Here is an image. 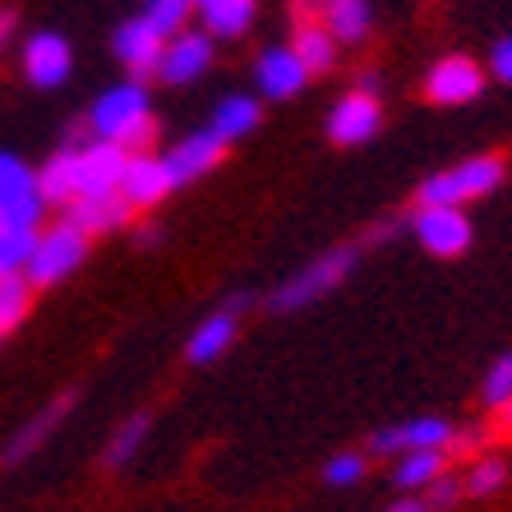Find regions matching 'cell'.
Returning <instances> with one entry per match:
<instances>
[{
  "label": "cell",
  "instance_id": "6da1fadb",
  "mask_svg": "<svg viewBox=\"0 0 512 512\" xmlns=\"http://www.w3.org/2000/svg\"><path fill=\"white\" fill-rule=\"evenodd\" d=\"M88 130H93V139L116 143V148H125V153L148 148V143H153V134H157L148 88H143L139 79L107 88V93L93 102V111H88Z\"/></svg>",
  "mask_w": 512,
  "mask_h": 512
},
{
  "label": "cell",
  "instance_id": "7a4b0ae2",
  "mask_svg": "<svg viewBox=\"0 0 512 512\" xmlns=\"http://www.w3.org/2000/svg\"><path fill=\"white\" fill-rule=\"evenodd\" d=\"M503 176H508V162L494 153L485 157H466V162H457V167L448 171H434V176L420 185L416 203L420 208H466V203L476 199H489V194L503 185Z\"/></svg>",
  "mask_w": 512,
  "mask_h": 512
},
{
  "label": "cell",
  "instance_id": "3957f363",
  "mask_svg": "<svg viewBox=\"0 0 512 512\" xmlns=\"http://www.w3.org/2000/svg\"><path fill=\"white\" fill-rule=\"evenodd\" d=\"M356 259H360L356 245H342V250L319 254L314 263H305L300 273H291L282 286H277L273 300H268V310H277V314H296V310H305V305H314V300L333 296L337 286H342L346 277H351Z\"/></svg>",
  "mask_w": 512,
  "mask_h": 512
},
{
  "label": "cell",
  "instance_id": "277c9868",
  "mask_svg": "<svg viewBox=\"0 0 512 512\" xmlns=\"http://www.w3.org/2000/svg\"><path fill=\"white\" fill-rule=\"evenodd\" d=\"M84 259H88V236L74 231L70 222H56V227L37 231V245H33V259H28L24 277L33 291H47V286L65 282Z\"/></svg>",
  "mask_w": 512,
  "mask_h": 512
},
{
  "label": "cell",
  "instance_id": "5b68a950",
  "mask_svg": "<svg viewBox=\"0 0 512 512\" xmlns=\"http://www.w3.org/2000/svg\"><path fill=\"white\" fill-rule=\"evenodd\" d=\"M411 231H416L420 250H429L434 259H462L476 240L466 208H416Z\"/></svg>",
  "mask_w": 512,
  "mask_h": 512
},
{
  "label": "cell",
  "instance_id": "8992f818",
  "mask_svg": "<svg viewBox=\"0 0 512 512\" xmlns=\"http://www.w3.org/2000/svg\"><path fill=\"white\" fill-rule=\"evenodd\" d=\"M485 93V65L471 56H443L425 74V97L434 107H466Z\"/></svg>",
  "mask_w": 512,
  "mask_h": 512
},
{
  "label": "cell",
  "instance_id": "52a82bcc",
  "mask_svg": "<svg viewBox=\"0 0 512 512\" xmlns=\"http://www.w3.org/2000/svg\"><path fill=\"white\" fill-rule=\"evenodd\" d=\"M379 130H383L379 97L356 93V88L346 97H337L333 116H328V139H333L337 148H360V143H370Z\"/></svg>",
  "mask_w": 512,
  "mask_h": 512
},
{
  "label": "cell",
  "instance_id": "ba28073f",
  "mask_svg": "<svg viewBox=\"0 0 512 512\" xmlns=\"http://www.w3.org/2000/svg\"><path fill=\"white\" fill-rule=\"evenodd\" d=\"M171 190H176V180H171V171H167L162 157H153V153H130L125 157V171H120L116 194L130 203L134 213H139V208H157Z\"/></svg>",
  "mask_w": 512,
  "mask_h": 512
},
{
  "label": "cell",
  "instance_id": "9c48e42d",
  "mask_svg": "<svg viewBox=\"0 0 512 512\" xmlns=\"http://www.w3.org/2000/svg\"><path fill=\"white\" fill-rule=\"evenodd\" d=\"M213 65V37L203 28H185V33L162 42V60H157V79L167 84H190L199 74H208Z\"/></svg>",
  "mask_w": 512,
  "mask_h": 512
},
{
  "label": "cell",
  "instance_id": "30bf717a",
  "mask_svg": "<svg viewBox=\"0 0 512 512\" xmlns=\"http://www.w3.org/2000/svg\"><path fill=\"white\" fill-rule=\"evenodd\" d=\"M125 157H130L125 148L102 143V139H93L84 153H74V176H79L74 199H88V194H116L120 171H125Z\"/></svg>",
  "mask_w": 512,
  "mask_h": 512
},
{
  "label": "cell",
  "instance_id": "8fae6325",
  "mask_svg": "<svg viewBox=\"0 0 512 512\" xmlns=\"http://www.w3.org/2000/svg\"><path fill=\"white\" fill-rule=\"evenodd\" d=\"M162 42L167 37L153 33V24L148 19H125V24L116 28V37H111V51H116V60L125 65V70L134 74V79H148V74H157V60H162Z\"/></svg>",
  "mask_w": 512,
  "mask_h": 512
},
{
  "label": "cell",
  "instance_id": "7c38bea8",
  "mask_svg": "<svg viewBox=\"0 0 512 512\" xmlns=\"http://www.w3.org/2000/svg\"><path fill=\"white\" fill-rule=\"evenodd\" d=\"M74 70V51L60 33H33L24 47V74L33 88H60Z\"/></svg>",
  "mask_w": 512,
  "mask_h": 512
},
{
  "label": "cell",
  "instance_id": "4fadbf2b",
  "mask_svg": "<svg viewBox=\"0 0 512 512\" xmlns=\"http://www.w3.org/2000/svg\"><path fill=\"white\" fill-rule=\"evenodd\" d=\"M453 443V425L439 416H416V420H402V425H388L374 434V453H416V448H443L448 453Z\"/></svg>",
  "mask_w": 512,
  "mask_h": 512
},
{
  "label": "cell",
  "instance_id": "5bb4252c",
  "mask_svg": "<svg viewBox=\"0 0 512 512\" xmlns=\"http://www.w3.org/2000/svg\"><path fill=\"white\" fill-rule=\"evenodd\" d=\"M250 300L236 296L227 305V310L208 314V319L199 323L190 333V342H185V356H190V365H213L217 356H227V346L236 342V328H240V310H245Z\"/></svg>",
  "mask_w": 512,
  "mask_h": 512
},
{
  "label": "cell",
  "instance_id": "9a60e30c",
  "mask_svg": "<svg viewBox=\"0 0 512 512\" xmlns=\"http://www.w3.org/2000/svg\"><path fill=\"white\" fill-rule=\"evenodd\" d=\"M254 79H259L263 97L286 102V97H296L300 88L310 84V70L300 65V56L291 47H263L259 60H254Z\"/></svg>",
  "mask_w": 512,
  "mask_h": 512
},
{
  "label": "cell",
  "instance_id": "2e32d148",
  "mask_svg": "<svg viewBox=\"0 0 512 512\" xmlns=\"http://www.w3.org/2000/svg\"><path fill=\"white\" fill-rule=\"evenodd\" d=\"M222 153H227V143L217 139L213 130H199V134H190V139H180L162 162H167L171 180H176V190H180V185H194L199 176H208V171L222 162Z\"/></svg>",
  "mask_w": 512,
  "mask_h": 512
},
{
  "label": "cell",
  "instance_id": "e0dca14e",
  "mask_svg": "<svg viewBox=\"0 0 512 512\" xmlns=\"http://www.w3.org/2000/svg\"><path fill=\"white\" fill-rule=\"evenodd\" d=\"M130 217H134V208L120 199V194H88V199L65 203V217H60V222H70V227L84 231V236H102V231L125 227Z\"/></svg>",
  "mask_w": 512,
  "mask_h": 512
},
{
  "label": "cell",
  "instance_id": "ac0fdd59",
  "mask_svg": "<svg viewBox=\"0 0 512 512\" xmlns=\"http://www.w3.org/2000/svg\"><path fill=\"white\" fill-rule=\"evenodd\" d=\"M319 24L337 37V47H360L374 28V10H370V0H328Z\"/></svg>",
  "mask_w": 512,
  "mask_h": 512
},
{
  "label": "cell",
  "instance_id": "d6986e66",
  "mask_svg": "<svg viewBox=\"0 0 512 512\" xmlns=\"http://www.w3.org/2000/svg\"><path fill=\"white\" fill-rule=\"evenodd\" d=\"M70 406H74V393H60L56 402L47 406V411H42V416H33L28 420L24 429H19V434H14L10 439V448H5V466H19L24 462V457H33L37 448H42V443L51 439V429L60 425V420L70 416Z\"/></svg>",
  "mask_w": 512,
  "mask_h": 512
},
{
  "label": "cell",
  "instance_id": "ffe728a7",
  "mask_svg": "<svg viewBox=\"0 0 512 512\" xmlns=\"http://www.w3.org/2000/svg\"><path fill=\"white\" fill-rule=\"evenodd\" d=\"M259 116H263V107L254 102V97L231 93V97H222V102H217V111H213V134L222 143H236V139H245V134H254Z\"/></svg>",
  "mask_w": 512,
  "mask_h": 512
},
{
  "label": "cell",
  "instance_id": "44dd1931",
  "mask_svg": "<svg viewBox=\"0 0 512 512\" xmlns=\"http://www.w3.org/2000/svg\"><path fill=\"white\" fill-rule=\"evenodd\" d=\"M254 10H259V0H208V5H199L203 33L208 37H240L254 24Z\"/></svg>",
  "mask_w": 512,
  "mask_h": 512
},
{
  "label": "cell",
  "instance_id": "7402d4cb",
  "mask_svg": "<svg viewBox=\"0 0 512 512\" xmlns=\"http://www.w3.org/2000/svg\"><path fill=\"white\" fill-rule=\"evenodd\" d=\"M443 471H448V453H443V448H416V453L397 457L393 485L406 489V494H416V489H425L429 480H439Z\"/></svg>",
  "mask_w": 512,
  "mask_h": 512
},
{
  "label": "cell",
  "instance_id": "603a6c76",
  "mask_svg": "<svg viewBox=\"0 0 512 512\" xmlns=\"http://www.w3.org/2000/svg\"><path fill=\"white\" fill-rule=\"evenodd\" d=\"M291 51H296L300 65H305L310 74H328L337 65V37L328 33L323 24H300Z\"/></svg>",
  "mask_w": 512,
  "mask_h": 512
},
{
  "label": "cell",
  "instance_id": "cb8c5ba5",
  "mask_svg": "<svg viewBox=\"0 0 512 512\" xmlns=\"http://www.w3.org/2000/svg\"><path fill=\"white\" fill-rule=\"evenodd\" d=\"M74 190H79V176H74V153H56L47 167L37 171V194H42L47 203H60V208H65V203L74 199Z\"/></svg>",
  "mask_w": 512,
  "mask_h": 512
},
{
  "label": "cell",
  "instance_id": "d4e9b609",
  "mask_svg": "<svg viewBox=\"0 0 512 512\" xmlns=\"http://www.w3.org/2000/svg\"><path fill=\"white\" fill-rule=\"evenodd\" d=\"M42 208H47V199L37 190L0 194V231H37L42 227Z\"/></svg>",
  "mask_w": 512,
  "mask_h": 512
},
{
  "label": "cell",
  "instance_id": "484cf974",
  "mask_svg": "<svg viewBox=\"0 0 512 512\" xmlns=\"http://www.w3.org/2000/svg\"><path fill=\"white\" fill-rule=\"evenodd\" d=\"M33 310V286L28 277H0V337L14 333Z\"/></svg>",
  "mask_w": 512,
  "mask_h": 512
},
{
  "label": "cell",
  "instance_id": "4316f807",
  "mask_svg": "<svg viewBox=\"0 0 512 512\" xmlns=\"http://www.w3.org/2000/svg\"><path fill=\"white\" fill-rule=\"evenodd\" d=\"M148 429H153V420H148V416H130V420H125V425L111 434L107 453H102V466H107V471H120V466L139 453V443L148 439Z\"/></svg>",
  "mask_w": 512,
  "mask_h": 512
},
{
  "label": "cell",
  "instance_id": "83f0119b",
  "mask_svg": "<svg viewBox=\"0 0 512 512\" xmlns=\"http://www.w3.org/2000/svg\"><path fill=\"white\" fill-rule=\"evenodd\" d=\"M503 485H508V462H503V457H494V453L476 457V462H471V471L462 476V489H466V494H476V499L499 494Z\"/></svg>",
  "mask_w": 512,
  "mask_h": 512
},
{
  "label": "cell",
  "instance_id": "f1b7e54d",
  "mask_svg": "<svg viewBox=\"0 0 512 512\" xmlns=\"http://www.w3.org/2000/svg\"><path fill=\"white\" fill-rule=\"evenodd\" d=\"M37 231H0V277H24L37 245Z\"/></svg>",
  "mask_w": 512,
  "mask_h": 512
},
{
  "label": "cell",
  "instance_id": "f546056e",
  "mask_svg": "<svg viewBox=\"0 0 512 512\" xmlns=\"http://www.w3.org/2000/svg\"><path fill=\"white\" fill-rule=\"evenodd\" d=\"M480 402L494 406V411H503V406L512 402V351H503L485 370V379H480Z\"/></svg>",
  "mask_w": 512,
  "mask_h": 512
},
{
  "label": "cell",
  "instance_id": "4dcf8cb0",
  "mask_svg": "<svg viewBox=\"0 0 512 512\" xmlns=\"http://www.w3.org/2000/svg\"><path fill=\"white\" fill-rule=\"evenodd\" d=\"M143 19L153 24V33L176 37V33H185V28H190V0H148Z\"/></svg>",
  "mask_w": 512,
  "mask_h": 512
},
{
  "label": "cell",
  "instance_id": "1f68e13d",
  "mask_svg": "<svg viewBox=\"0 0 512 512\" xmlns=\"http://www.w3.org/2000/svg\"><path fill=\"white\" fill-rule=\"evenodd\" d=\"M24 190H37V171L28 167L24 157L0 148V194H24Z\"/></svg>",
  "mask_w": 512,
  "mask_h": 512
},
{
  "label": "cell",
  "instance_id": "d6a6232c",
  "mask_svg": "<svg viewBox=\"0 0 512 512\" xmlns=\"http://www.w3.org/2000/svg\"><path fill=\"white\" fill-rule=\"evenodd\" d=\"M462 476H448V471H443L439 480H429L425 485V508L429 512H448V508H457V503H462Z\"/></svg>",
  "mask_w": 512,
  "mask_h": 512
},
{
  "label": "cell",
  "instance_id": "836d02e7",
  "mask_svg": "<svg viewBox=\"0 0 512 512\" xmlns=\"http://www.w3.org/2000/svg\"><path fill=\"white\" fill-rule=\"evenodd\" d=\"M323 480L328 485H356V480H365V453H337L328 457V466H323Z\"/></svg>",
  "mask_w": 512,
  "mask_h": 512
},
{
  "label": "cell",
  "instance_id": "e575fe53",
  "mask_svg": "<svg viewBox=\"0 0 512 512\" xmlns=\"http://www.w3.org/2000/svg\"><path fill=\"white\" fill-rule=\"evenodd\" d=\"M489 74H494L499 84H512V33L489 47Z\"/></svg>",
  "mask_w": 512,
  "mask_h": 512
},
{
  "label": "cell",
  "instance_id": "d590c367",
  "mask_svg": "<svg viewBox=\"0 0 512 512\" xmlns=\"http://www.w3.org/2000/svg\"><path fill=\"white\" fill-rule=\"evenodd\" d=\"M480 443H485V429H453V443H448V453H476Z\"/></svg>",
  "mask_w": 512,
  "mask_h": 512
},
{
  "label": "cell",
  "instance_id": "8d00e7d4",
  "mask_svg": "<svg viewBox=\"0 0 512 512\" xmlns=\"http://www.w3.org/2000/svg\"><path fill=\"white\" fill-rule=\"evenodd\" d=\"M323 5H328V0H291V10H296V19H300V24H319Z\"/></svg>",
  "mask_w": 512,
  "mask_h": 512
},
{
  "label": "cell",
  "instance_id": "74e56055",
  "mask_svg": "<svg viewBox=\"0 0 512 512\" xmlns=\"http://www.w3.org/2000/svg\"><path fill=\"white\" fill-rule=\"evenodd\" d=\"M379 88H383L379 70H360V79H356V93H370V97H379Z\"/></svg>",
  "mask_w": 512,
  "mask_h": 512
},
{
  "label": "cell",
  "instance_id": "f35d334b",
  "mask_svg": "<svg viewBox=\"0 0 512 512\" xmlns=\"http://www.w3.org/2000/svg\"><path fill=\"white\" fill-rule=\"evenodd\" d=\"M14 24H19V19H14V10H0V51L10 47V37H14Z\"/></svg>",
  "mask_w": 512,
  "mask_h": 512
},
{
  "label": "cell",
  "instance_id": "ab89813d",
  "mask_svg": "<svg viewBox=\"0 0 512 512\" xmlns=\"http://www.w3.org/2000/svg\"><path fill=\"white\" fill-rule=\"evenodd\" d=\"M388 512H429V508H425V499H416V494H406V499H397Z\"/></svg>",
  "mask_w": 512,
  "mask_h": 512
},
{
  "label": "cell",
  "instance_id": "60d3db41",
  "mask_svg": "<svg viewBox=\"0 0 512 512\" xmlns=\"http://www.w3.org/2000/svg\"><path fill=\"white\" fill-rule=\"evenodd\" d=\"M499 425H503V434H508V439H512V402L499 411Z\"/></svg>",
  "mask_w": 512,
  "mask_h": 512
},
{
  "label": "cell",
  "instance_id": "b9f144b4",
  "mask_svg": "<svg viewBox=\"0 0 512 512\" xmlns=\"http://www.w3.org/2000/svg\"><path fill=\"white\" fill-rule=\"evenodd\" d=\"M190 5H208V0H190Z\"/></svg>",
  "mask_w": 512,
  "mask_h": 512
}]
</instances>
